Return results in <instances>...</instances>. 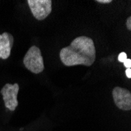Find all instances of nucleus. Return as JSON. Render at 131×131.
Segmentation results:
<instances>
[{
	"label": "nucleus",
	"mask_w": 131,
	"mask_h": 131,
	"mask_svg": "<svg viewBox=\"0 0 131 131\" xmlns=\"http://www.w3.org/2000/svg\"><path fill=\"white\" fill-rule=\"evenodd\" d=\"M60 59L67 67L91 66L96 60V49L93 40L84 35L75 38L68 46L61 49Z\"/></svg>",
	"instance_id": "1"
},
{
	"label": "nucleus",
	"mask_w": 131,
	"mask_h": 131,
	"mask_svg": "<svg viewBox=\"0 0 131 131\" xmlns=\"http://www.w3.org/2000/svg\"><path fill=\"white\" fill-rule=\"evenodd\" d=\"M25 68L34 74H39L45 68L41 50L36 46H31L23 60Z\"/></svg>",
	"instance_id": "2"
},
{
	"label": "nucleus",
	"mask_w": 131,
	"mask_h": 131,
	"mask_svg": "<svg viewBox=\"0 0 131 131\" xmlns=\"http://www.w3.org/2000/svg\"><path fill=\"white\" fill-rule=\"evenodd\" d=\"M34 17L38 20H43L52 12L51 0H28L27 1Z\"/></svg>",
	"instance_id": "3"
},
{
	"label": "nucleus",
	"mask_w": 131,
	"mask_h": 131,
	"mask_svg": "<svg viewBox=\"0 0 131 131\" xmlns=\"http://www.w3.org/2000/svg\"><path fill=\"white\" fill-rule=\"evenodd\" d=\"M19 90L20 86L17 83H14V84L6 83L0 91L3 95L5 107L12 112L15 111L18 105L17 94Z\"/></svg>",
	"instance_id": "4"
},
{
	"label": "nucleus",
	"mask_w": 131,
	"mask_h": 131,
	"mask_svg": "<svg viewBox=\"0 0 131 131\" xmlns=\"http://www.w3.org/2000/svg\"><path fill=\"white\" fill-rule=\"evenodd\" d=\"M112 97L114 103L118 108L123 111L131 109V93L129 90L116 86L112 90Z\"/></svg>",
	"instance_id": "5"
},
{
	"label": "nucleus",
	"mask_w": 131,
	"mask_h": 131,
	"mask_svg": "<svg viewBox=\"0 0 131 131\" xmlns=\"http://www.w3.org/2000/svg\"><path fill=\"white\" fill-rule=\"evenodd\" d=\"M14 42V36L10 33L4 32L0 34V59L6 60L10 56Z\"/></svg>",
	"instance_id": "6"
},
{
	"label": "nucleus",
	"mask_w": 131,
	"mask_h": 131,
	"mask_svg": "<svg viewBox=\"0 0 131 131\" xmlns=\"http://www.w3.org/2000/svg\"><path fill=\"white\" fill-rule=\"evenodd\" d=\"M127 59V55L125 52H121L118 56V61L120 63H123Z\"/></svg>",
	"instance_id": "7"
},
{
	"label": "nucleus",
	"mask_w": 131,
	"mask_h": 131,
	"mask_svg": "<svg viewBox=\"0 0 131 131\" xmlns=\"http://www.w3.org/2000/svg\"><path fill=\"white\" fill-rule=\"evenodd\" d=\"M126 68H131V59L127 58L126 60L123 63Z\"/></svg>",
	"instance_id": "8"
},
{
	"label": "nucleus",
	"mask_w": 131,
	"mask_h": 131,
	"mask_svg": "<svg viewBox=\"0 0 131 131\" xmlns=\"http://www.w3.org/2000/svg\"><path fill=\"white\" fill-rule=\"evenodd\" d=\"M126 28L129 31L131 30V17H128L126 21Z\"/></svg>",
	"instance_id": "9"
},
{
	"label": "nucleus",
	"mask_w": 131,
	"mask_h": 131,
	"mask_svg": "<svg viewBox=\"0 0 131 131\" xmlns=\"http://www.w3.org/2000/svg\"><path fill=\"white\" fill-rule=\"evenodd\" d=\"M96 2L101 4H109L112 3V0H96Z\"/></svg>",
	"instance_id": "10"
},
{
	"label": "nucleus",
	"mask_w": 131,
	"mask_h": 131,
	"mask_svg": "<svg viewBox=\"0 0 131 131\" xmlns=\"http://www.w3.org/2000/svg\"><path fill=\"white\" fill-rule=\"evenodd\" d=\"M126 75L128 79H131V68H126Z\"/></svg>",
	"instance_id": "11"
}]
</instances>
